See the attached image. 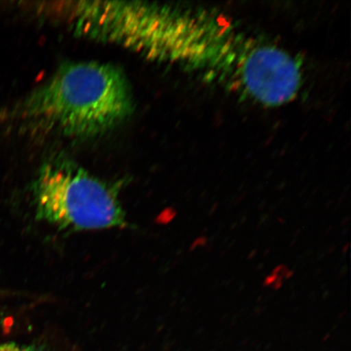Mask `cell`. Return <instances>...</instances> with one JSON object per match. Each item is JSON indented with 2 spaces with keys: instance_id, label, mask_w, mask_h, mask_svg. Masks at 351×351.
<instances>
[{
  "instance_id": "6da1fadb",
  "label": "cell",
  "mask_w": 351,
  "mask_h": 351,
  "mask_svg": "<svg viewBox=\"0 0 351 351\" xmlns=\"http://www.w3.org/2000/svg\"><path fill=\"white\" fill-rule=\"evenodd\" d=\"M133 108L124 73L97 62L63 65L27 103L29 115L46 130L71 138L104 134L129 117Z\"/></svg>"
},
{
  "instance_id": "7a4b0ae2",
  "label": "cell",
  "mask_w": 351,
  "mask_h": 351,
  "mask_svg": "<svg viewBox=\"0 0 351 351\" xmlns=\"http://www.w3.org/2000/svg\"><path fill=\"white\" fill-rule=\"evenodd\" d=\"M33 199L37 219L61 230L126 225L117 188L64 158L43 165L34 183Z\"/></svg>"
},
{
  "instance_id": "3957f363",
  "label": "cell",
  "mask_w": 351,
  "mask_h": 351,
  "mask_svg": "<svg viewBox=\"0 0 351 351\" xmlns=\"http://www.w3.org/2000/svg\"><path fill=\"white\" fill-rule=\"evenodd\" d=\"M196 32V10L135 3L123 16L120 38L151 59L186 66Z\"/></svg>"
},
{
  "instance_id": "277c9868",
  "label": "cell",
  "mask_w": 351,
  "mask_h": 351,
  "mask_svg": "<svg viewBox=\"0 0 351 351\" xmlns=\"http://www.w3.org/2000/svg\"><path fill=\"white\" fill-rule=\"evenodd\" d=\"M0 351H47L44 346L34 344H21L17 342L0 343Z\"/></svg>"
}]
</instances>
